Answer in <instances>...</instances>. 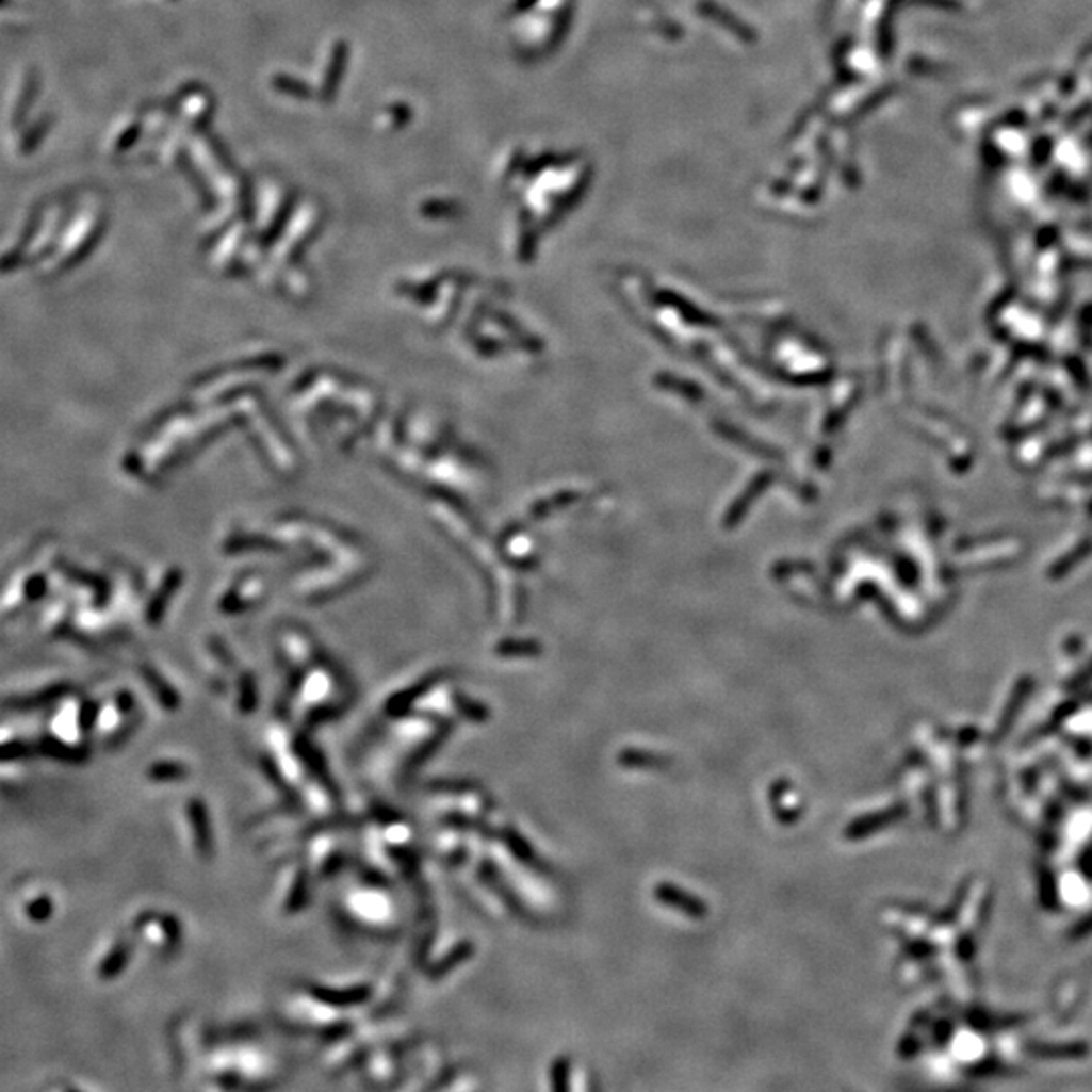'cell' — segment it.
I'll use <instances>...</instances> for the list:
<instances>
[{
	"label": "cell",
	"instance_id": "obj_1",
	"mask_svg": "<svg viewBox=\"0 0 1092 1092\" xmlns=\"http://www.w3.org/2000/svg\"><path fill=\"white\" fill-rule=\"evenodd\" d=\"M342 913L364 933H387L395 925L391 894L371 880H358L342 894Z\"/></svg>",
	"mask_w": 1092,
	"mask_h": 1092
},
{
	"label": "cell",
	"instance_id": "obj_2",
	"mask_svg": "<svg viewBox=\"0 0 1092 1092\" xmlns=\"http://www.w3.org/2000/svg\"><path fill=\"white\" fill-rule=\"evenodd\" d=\"M87 724L83 702L76 696L63 698L47 720V738L61 753H80L85 745Z\"/></svg>",
	"mask_w": 1092,
	"mask_h": 1092
},
{
	"label": "cell",
	"instance_id": "obj_3",
	"mask_svg": "<svg viewBox=\"0 0 1092 1092\" xmlns=\"http://www.w3.org/2000/svg\"><path fill=\"white\" fill-rule=\"evenodd\" d=\"M134 720L132 696L116 695L103 700L92 715V729L108 747L130 735Z\"/></svg>",
	"mask_w": 1092,
	"mask_h": 1092
},
{
	"label": "cell",
	"instance_id": "obj_4",
	"mask_svg": "<svg viewBox=\"0 0 1092 1092\" xmlns=\"http://www.w3.org/2000/svg\"><path fill=\"white\" fill-rule=\"evenodd\" d=\"M342 1012H344L342 1008L326 1001L316 993H301L298 997L290 999V1004H288V1013H290L292 1022L296 1026H301L304 1030H314V1032L337 1030L338 1026L342 1024Z\"/></svg>",
	"mask_w": 1092,
	"mask_h": 1092
},
{
	"label": "cell",
	"instance_id": "obj_5",
	"mask_svg": "<svg viewBox=\"0 0 1092 1092\" xmlns=\"http://www.w3.org/2000/svg\"><path fill=\"white\" fill-rule=\"evenodd\" d=\"M134 933L150 951L159 957L177 951L180 943L179 920L170 914L144 913L134 925Z\"/></svg>",
	"mask_w": 1092,
	"mask_h": 1092
},
{
	"label": "cell",
	"instance_id": "obj_6",
	"mask_svg": "<svg viewBox=\"0 0 1092 1092\" xmlns=\"http://www.w3.org/2000/svg\"><path fill=\"white\" fill-rule=\"evenodd\" d=\"M298 706L308 718L324 716L338 706L337 680L328 674V670H314L306 675L298 690Z\"/></svg>",
	"mask_w": 1092,
	"mask_h": 1092
},
{
	"label": "cell",
	"instance_id": "obj_7",
	"mask_svg": "<svg viewBox=\"0 0 1092 1092\" xmlns=\"http://www.w3.org/2000/svg\"><path fill=\"white\" fill-rule=\"evenodd\" d=\"M306 866L314 876V880L328 878L338 873L344 864V844L335 834H316L306 848Z\"/></svg>",
	"mask_w": 1092,
	"mask_h": 1092
},
{
	"label": "cell",
	"instance_id": "obj_8",
	"mask_svg": "<svg viewBox=\"0 0 1092 1092\" xmlns=\"http://www.w3.org/2000/svg\"><path fill=\"white\" fill-rule=\"evenodd\" d=\"M314 876L310 873V868L306 866V862H298V864H292L286 876H283V886H281V909L286 913H296L301 907H306V902L310 900V884H312Z\"/></svg>",
	"mask_w": 1092,
	"mask_h": 1092
},
{
	"label": "cell",
	"instance_id": "obj_9",
	"mask_svg": "<svg viewBox=\"0 0 1092 1092\" xmlns=\"http://www.w3.org/2000/svg\"><path fill=\"white\" fill-rule=\"evenodd\" d=\"M362 1078L373 1087H387L391 1078L397 1076V1062L395 1056L387 1048H377L364 1054L362 1058Z\"/></svg>",
	"mask_w": 1092,
	"mask_h": 1092
},
{
	"label": "cell",
	"instance_id": "obj_10",
	"mask_svg": "<svg viewBox=\"0 0 1092 1092\" xmlns=\"http://www.w3.org/2000/svg\"><path fill=\"white\" fill-rule=\"evenodd\" d=\"M655 898L659 902L672 907L675 911H682L686 916H692V918H702L706 914V904L698 896L686 893L674 884H659L655 889Z\"/></svg>",
	"mask_w": 1092,
	"mask_h": 1092
},
{
	"label": "cell",
	"instance_id": "obj_11",
	"mask_svg": "<svg viewBox=\"0 0 1092 1092\" xmlns=\"http://www.w3.org/2000/svg\"><path fill=\"white\" fill-rule=\"evenodd\" d=\"M20 909L31 923H45L53 914V900L51 894L37 886L27 889L20 896Z\"/></svg>",
	"mask_w": 1092,
	"mask_h": 1092
},
{
	"label": "cell",
	"instance_id": "obj_12",
	"mask_svg": "<svg viewBox=\"0 0 1092 1092\" xmlns=\"http://www.w3.org/2000/svg\"><path fill=\"white\" fill-rule=\"evenodd\" d=\"M128 947L130 945L119 936L110 939V943L103 947V954L100 955V961H98V975L101 979L116 977L124 969V965L128 961Z\"/></svg>",
	"mask_w": 1092,
	"mask_h": 1092
},
{
	"label": "cell",
	"instance_id": "obj_13",
	"mask_svg": "<svg viewBox=\"0 0 1092 1092\" xmlns=\"http://www.w3.org/2000/svg\"><path fill=\"white\" fill-rule=\"evenodd\" d=\"M186 819H189L191 830L195 832L193 837H195V844H197L199 852H202V854H209V837H211V835L207 832V814H205V808H202V803H200L199 799H191Z\"/></svg>",
	"mask_w": 1092,
	"mask_h": 1092
},
{
	"label": "cell",
	"instance_id": "obj_14",
	"mask_svg": "<svg viewBox=\"0 0 1092 1092\" xmlns=\"http://www.w3.org/2000/svg\"><path fill=\"white\" fill-rule=\"evenodd\" d=\"M186 775V767L179 761H160L150 767V777L154 781H177Z\"/></svg>",
	"mask_w": 1092,
	"mask_h": 1092
},
{
	"label": "cell",
	"instance_id": "obj_15",
	"mask_svg": "<svg viewBox=\"0 0 1092 1092\" xmlns=\"http://www.w3.org/2000/svg\"><path fill=\"white\" fill-rule=\"evenodd\" d=\"M468 955H472V945H461V947H457L456 951H452V954L447 955V957L441 961V965L437 967L436 974H447L452 967H456L457 963H459V961H463Z\"/></svg>",
	"mask_w": 1092,
	"mask_h": 1092
},
{
	"label": "cell",
	"instance_id": "obj_16",
	"mask_svg": "<svg viewBox=\"0 0 1092 1092\" xmlns=\"http://www.w3.org/2000/svg\"><path fill=\"white\" fill-rule=\"evenodd\" d=\"M553 1087L555 1091L569 1089V1060L560 1058L553 1066Z\"/></svg>",
	"mask_w": 1092,
	"mask_h": 1092
},
{
	"label": "cell",
	"instance_id": "obj_17",
	"mask_svg": "<svg viewBox=\"0 0 1092 1092\" xmlns=\"http://www.w3.org/2000/svg\"><path fill=\"white\" fill-rule=\"evenodd\" d=\"M637 753L639 751H625L621 755V763H625V765H655V767L662 765V759H657V756L646 755V753H641V756H639Z\"/></svg>",
	"mask_w": 1092,
	"mask_h": 1092
},
{
	"label": "cell",
	"instance_id": "obj_18",
	"mask_svg": "<svg viewBox=\"0 0 1092 1092\" xmlns=\"http://www.w3.org/2000/svg\"><path fill=\"white\" fill-rule=\"evenodd\" d=\"M508 844H510L512 852H515L520 860H524V862H533V852L528 850V846H526L518 835H508Z\"/></svg>",
	"mask_w": 1092,
	"mask_h": 1092
}]
</instances>
